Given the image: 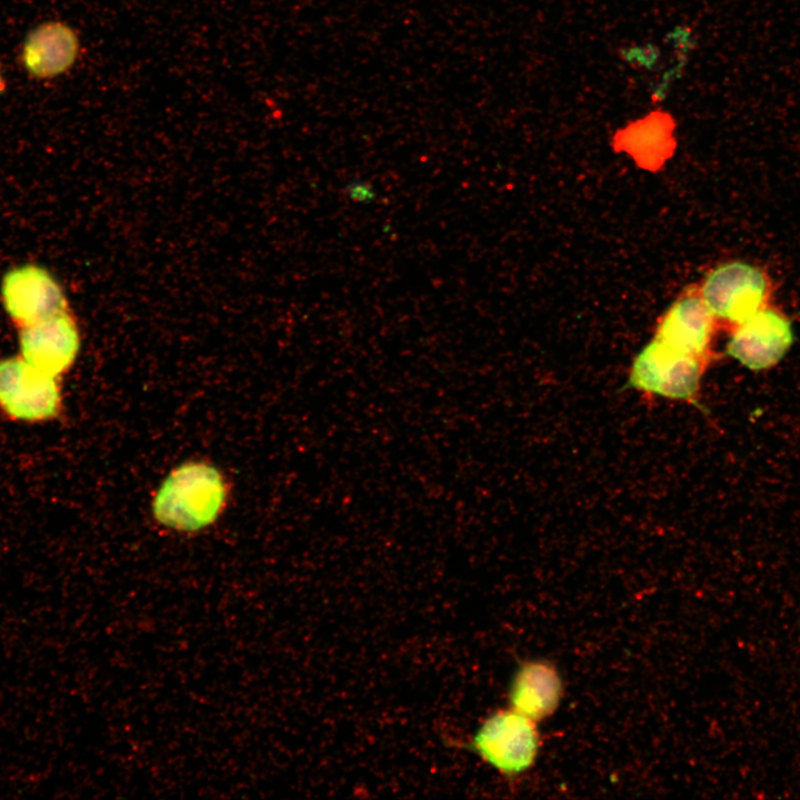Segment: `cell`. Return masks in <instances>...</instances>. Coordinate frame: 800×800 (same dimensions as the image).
<instances>
[{"mask_svg":"<svg viewBox=\"0 0 800 800\" xmlns=\"http://www.w3.org/2000/svg\"><path fill=\"white\" fill-rule=\"evenodd\" d=\"M227 500L228 484L219 469L191 461L173 469L160 484L152 501V514L171 530L197 532L221 516Z\"/></svg>","mask_w":800,"mask_h":800,"instance_id":"6da1fadb","label":"cell"},{"mask_svg":"<svg viewBox=\"0 0 800 800\" xmlns=\"http://www.w3.org/2000/svg\"><path fill=\"white\" fill-rule=\"evenodd\" d=\"M541 746L538 723L510 707L489 713L468 747L506 778H516L536 763Z\"/></svg>","mask_w":800,"mask_h":800,"instance_id":"7a4b0ae2","label":"cell"},{"mask_svg":"<svg viewBox=\"0 0 800 800\" xmlns=\"http://www.w3.org/2000/svg\"><path fill=\"white\" fill-rule=\"evenodd\" d=\"M706 359L676 351L652 339L634 358L629 386L671 400L697 398Z\"/></svg>","mask_w":800,"mask_h":800,"instance_id":"3957f363","label":"cell"},{"mask_svg":"<svg viewBox=\"0 0 800 800\" xmlns=\"http://www.w3.org/2000/svg\"><path fill=\"white\" fill-rule=\"evenodd\" d=\"M699 291L716 319L737 326L767 306L770 281L759 267L733 260L712 269Z\"/></svg>","mask_w":800,"mask_h":800,"instance_id":"277c9868","label":"cell"},{"mask_svg":"<svg viewBox=\"0 0 800 800\" xmlns=\"http://www.w3.org/2000/svg\"><path fill=\"white\" fill-rule=\"evenodd\" d=\"M0 407L10 417L24 421L54 417L61 407L57 377L23 358L0 360Z\"/></svg>","mask_w":800,"mask_h":800,"instance_id":"5b68a950","label":"cell"},{"mask_svg":"<svg viewBox=\"0 0 800 800\" xmlns=\"http://www.w3.org/2000/svg\"><path fill=\"white\" fill-rule=\"evenodd\" d=\"M790 319L768 304L734 326L726 352L750 370L777 364L793 342Z\"/></svg>","mask_w":800,"mask_h":800,"instance_id":"8992f818","label":"cell"},{"mask_svg":"<svg viewBox=\"0 0 800 800\" xmlns=\"http://www.w3.org/2000/svg\"><path fill=\"white\" fill-rule=\"evenodd\" d=\"M1 300L11 320L20 328L67 310L59 283L46 269L34 264L13 268L4 274Z\"/></svg>","mask_w":800,"mask_h":800,"instance_id":"52a82bcc","label":"cell"},{"mask_svg":"<svg viewBox=\"0 0 800 800\" xmlns=\"http://www.w3.org/2000/svg\"><path fill=\"white\" fill-rule=\"evenodd\" d=\"M20 329V351L28 363L53 377L73 364L80 338L67 310Z\"/></svg>","mask_w":800,"mask_h":800,"instance_id":"ba28073f","label":"cell"},{"mask_svg":"<svg viewBox=\"0 0 800 800\" xmlns=\"http://www.w3.org/2000/svg\"><path fill=\"white\" fill-rule=\"evenodd\" d=\"M716 318L698 288L686 289L658 322L653 339L679 352L707 357Z\"/></svg>","mask_w":800,"mask_h":800,"instance_id":"9c48e42d","label":"cell"},{"mask_svg":"<svg viewBox=\"0 0 800 800\" xmlns=\"http://www.w3.org/2000/svg\"><path fill=\"white\" fill-rule=\"evenodd\" d=\"M562 696L563 681L558 669L547 660H528L512 676L508 707L538 723L557 711Z\"/></svg>","mask_w":800,"mask_h":800,"instance_id":"30bf717a","label":"cell"},{"mask_svg":"<svg viewBox=\"0 0 800 800\" xmlns=\"http://www.w3.org/2000/svg\"><path fill=\"white\" fill-rule=\"evenodd\" d=\"M76 32L61 22H47L27 38L22 60L27 70L37 78H52L69 70L79 54Z\"/></svg>","mask_w":800,"mask_h":800,"instance_id":"8fae6325","label":"cell"},{"mask_svg":"<svg viewBox=\"0 0 800 800\" xmlns=\"http://www.w3.org/2000/svg\"><path fill=\"white\" fill-rule=\"evenodd\" d=\"M673 116L662 108H656L620 129L613 138L616 148L641 156L666 154L676 144Z\"/></svg>","mask_w":800,"mask_h":800,"instance_id":"7c38bea8","label":"cell"},{"mask_svg":"<svg viewBox=\"0 0 800 800\" xmlns=\"http://www.w3.org/2000/svg\"><path fill=\"white\" fill-rule=\"evenodd\" d=\"M344 197L358 204H370L378 198L377 190L372 183L364 179L353 178L343 186Z\"/></svg>","mask_w":800,"mask_h":800,"instance_id":"4fadbf2b","label":"cell"},{"mask_svg":"<svg viewBox=\"0 0 800 800\" xmlns=\"http://www.w3.org/2000/svg\"><path fill=\"white\" fill-rule=\"evenodd\" d=\"M1 90H2V81H1V77H0V91Z\"/></svg>","mask_w":800,"mask_h":800,"instance_id":"5bb4252c","label":"cell"}]
</instances>
